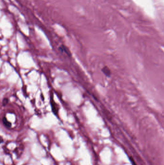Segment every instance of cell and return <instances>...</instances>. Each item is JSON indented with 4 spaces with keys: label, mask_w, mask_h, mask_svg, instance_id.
<instances>
[{
    "label": "cell",
    "mask_w": 164,
    "mask_h": 165,
    "mask_svg": "<svg viewBox=\"0 0 164 165\" xmlns=\"http://www.w3.org/2000/svg\"><path fill=\"white\" fill-rule=\"evenodd\" d=\"M102 72L105 74V76H106L107 77H109L111 76V71H110L108 67H104V68L102 69Z\"/></svg>",
    "instance_id": "1"
},
{
    "label": "cell",
    "mask_w": 164,
    "mask_h": 165,
    "mask_svg": "<svg viewBox=\"0 0 164 165\" xmlns=\"http://www.w3.org/2000/svg\"><path fill=\"white\" fill-rule=\"evenodd\" d=\"M59 49L61 50V51H62V52H65V53H66L67 55L69 56H70V51L68 50V48H67V47H66L65 46H61V47H60Z\"/></svg>",
    "instance_id": "2"
},
{
    "label": "cell",
    "mask_w": 164,
    "mask_h": 165,
    "mask_svg": "<svg viewBox=\"0 0 164 165\" xmlns=\"http://www.w3.org/2000/svg\"><path fill=\"white\" fill-rule=\"evenodd\" d=\"M2 122H3V124L6 127H8V128L11 127V123L8 121L6 117H3V119H2Z\"/></svg>",
    "instance_id": "3"
},
{
    "label": "cell",
    "mask_w": 164,
    "mask_h": 165,
    "mask_svg": "<svg viewBox=\"0 0 164 165\" xmlns=\"http://www.w3.org/2000/svg\"><path fill=\"white\" fill-rule=\"evenodd\" d=\"M55 102H54V101H51V105L52 107V110H53V112L54 113V114H57L58 113V110L57 108H56V106H55Z\"/></svg>",
    "instance_id": "4"
},
{
    "label": "cell",
    "mask_w": 164,
    "mask_h": 165,
    "mask_svg": "<svg viewBox=\"0 0 164 165\" xmlns=\"http://www.w3.org/2000/svg\"><path fill=\"white\" fill-rule=\"evenodd\" d=\"M8 103V100L7 98H5L2 101V105L3 106H6Z\"/></svg>",
    "instance_id": "5"
},
{
    "label": "cell",
    "mask_w": 164,
    "mask_h": 165,
    "mask_svg": "<svg viewBox=\"0 0 164 165\" xmlns=\"http://www.w3.org/2000/svg\"><path fill=\"white\" fill-rule=\"evenodd\" d=\"M130 161H131V163H132V165H136L135 162L134 160H133V159H132V157H130Z\"/></svg>",
    "instance_id": "6"
},
{
    "label": "cell",
    "mask_w": 164,
    "mask_h": 165,
    "mask_svg": "<svg viewBox=\"0 0 164 165\" xmlns=\"http://www.w3.org/2000/svg\"><path fill=\"white\" fill-rule=\"evenodd\" d=\"M3 142V139H2V137L0 136V143H2Z\"/></svg>",
    "instance_id": "7"
}]
</instances>
